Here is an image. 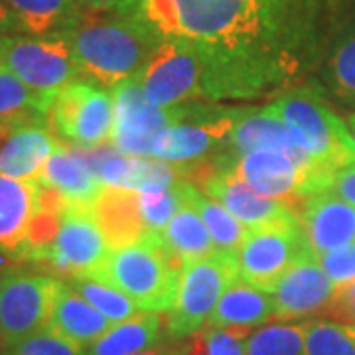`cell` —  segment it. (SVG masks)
<instances>
[{
	"mask_svg": "<svg viewBox=\"0 0 355 355\" xmlns=\"http://www.w3.org/2000/svg\"><path fill=\"white\" fill-rule=\"evenodd\" d=\"M349 0H130L119 12L202 65L203 101L279 97L318 77Z\"/></svg>",
	"mask_w": 355,
	"mask_h": 355,
	"instance_id": "6da1fadb",
	"label": "cell"
},
{
	"mask_svg": "<svg viewBox=\"0 0 355 355\" xmlns=\"http://www.w3.org/2000/svg\"><path fill=\"white\" fill-rule=\"evenodd\" d=\"M81 79L113 89L121 81L140 77L162 40L139 18L123 12L87 14L67 30Z\"/></svg>",
	"mask_w": 355,
	"mask_h": 355,
	"instance_id": "7a4b0ae2",
	"label": "cell"
},
{
	"mask_svg": "<svg viewBox=\"0 0 355 355\" xmlns=\"http://www.w3.org/2000/svg\"><path fill=\"white\" fill-rule=\"evenodd\" d=\"M266 109L284 123L296 144L324 174L331 176L338 168L355 162L354 135L345 119L330 107L328 93L316 77L275 97Z\"/></svg>",
	"mask_w": 355,
	"mask_h": 355,
	"instance_id": "3957f363",
	"label": "cell"
},
{
	"mask_svg": "<svg viewBox=\"0 0 355 355\" xmlns=\"http://www.w3.org/2000/svg\"><path fill=\"white\" fill-rule=\"evenodd\" d=\"M184 263L172 253L160 235L111 249L101 266L89 279L113 286L139 306L142 312L166 314L176 300Z\"/></svg>",
	"mask_w": 355,
	"mask_h": 355,
	"instance_id": "277c9868",
	"label": "cell"
},
{
	"mask_svg": "<svg viewBox=\"0 0 355 355\" xmlns=\"http://www.w3.org/2000/svg\"><path fill=\"white\" fill-rule=\"evenodd\" d=\"M0 60L20 81L46 99L81 79L67 32L46 36H0Z\"/></svg>",
	"mask_w": 355,
	"mask_h": 355,
	"instance_id": "5b68a950",
	"label": "cell"
},
{
	"mask_svg": "<svg viewBox=\"0 0 355 355\" xmlns=\"http://www.w3.org/2000/svg\"><path fill=\"white\" fill-rule=\"evenodd\" d=\"M48 123L55 137L77 150L111 144L114 127L113 91L87 79L65 85L51 101Z\"/></svg>",
	"mask_w": 355,
	"mask_h": 355,
	"instance_id": "8992f818",
	"label": "cell"
},
{
	"mask_svg": "<svg viewBox=\"0 0 355 355\" xmlns=\"http://www.w3.org/2000/svg\"><path fill=\"white\" fill-rule=\"evenodd\" d=\"M235 280H239L237 261L223 254L186 263L180 272L176 300L164 316L168 338L176 342L203 330Z\"/></svg>",
	"mask_w": 355,
	"mask_h": 355,
	"instance_id": "52a82bcc",
	"label": "cell"
},
{
	"mask_svg": "<svg viewBox=\"0 0 355 355\" xmlns=\"http://www.w3.org/2000/svg\"><path fill=\"white\" fill-rule=\"evenodd\" d=\"M310 253L300 221L249 229L237 253L239 280L259 291L272 292L284 272Z\"/></svg>",
	"mask_w": 355,
	"mask_h": 355,
	"instance_id": "ba28073f",
	"label": "cell"
},
{
	"mask_svg": "<svg viewBox=\"0 0 355 355\" xmlns=\"http://www.w3.org/2000/svg\"><path fill=\"white\" fill-rule=\"evenodd\" d=\"M114 127L111 144L119 153L135 158H153L154 139L170 125L182 123L186 103L178 107H156L146 99L140 77L121 81L113 89Z\"/></svg>",
	"mask_w": 355,
	"mask_h": 355,
	"instance_id": "9c48e42d",
	"label": "cell"
},
{
	"mask_svg": "<svg viewBox=\"0 0 355 355\" xmlns=\"http://www.w3.org/2000/svg\"><path fill=\"white\" fill-rule=\"evenodd\" d=\"M214 164L233 172L253 190L288 205L294 211L308 196L322 191L320 178L280 153L254 150L243 156L217 154Z\"/></svg>",
	"mask_w": 355,
	"mask_h": 355,
	"instance_id": "30bf717a",
	"label": "cell"
},
{
	"mask_svg": "<svg viewBox=\"0 0 355 355\" xmlns=\"http://www.w3.org/2000/svg\"><path fill=\"white\" fill-rule=\"evenodd\" d=\"M182 176L203 193L221 203L247 229L291 223L298 219L296 211L288 205L259 193L233 172L221 170L216 164H209L207 160L184 166Z\"/></svg>",
	"mask_w": 355,
	"mask_h": 355,
	"instance_id": "8fae6325",
	"label": "cell"
},
{
	"mask_svg": "<svg viewBox=\"0 0 355 355\" xmlns=\"http://www.w3.org/2000/svg\"><path fill=\"white\" fill-rule=\"evenodd\" d=\"M62 280L51 275L10 270L0 277V324L6 347L50 326Z\"/></svg>",
	"mask_w": 355,
	"mask_h": 355,
	"instance_id": "7c38bea8",
	"label": "cell"
},
{
	"mask_svg": "<svg viewBox=\"0 0 355 355\" xmlns=\"http://www.w3.org/2000/svg\"><path fill=\"white\" fill-rule=\"evenodd\" d=\"M109 251L93 207L69 203L46 263L65 279L89 277L101 266Z\"/></svg>",
	"mask_w": 355,
	"mask_h": 355,
	"instance_id": "4fadbf2b",
	"label": "cell"
},
{
	"mask_svg": "<svg viewBox=\"0 0 355 355\" xmlns=\"http://www.w3.org/2000/svg\"><path fill=\"white\" fill-rule=\"evenodd\" d=\"M146 99L156 107L203 101L202 65L196 53L176 42H162L140 73Z\"/></svg>",
	"mask_w": 355,
	"mask_h": 355,
	"instance_id": "5bb4252c",
	"label": "cell"
},
{
	"mask_svg": "<svg viewBox=\"0 0 355 355\" xmlns=\"http://www.w3.org/2000/svg\"><path fill=\"white\" fill-rule=\"evenodd\" d=\"M338 286L322 270L314 254H306L284 272V277L272 288L277 306L275 320H302L310 316H324Z\"/></svg>",
	"mask_w": 355,
	"mask_h": 355,
	"instance_id": "9a60e30c",
	"label": "cell"
},
{
	"mask_svg": "<svg viewBox=\"0 0 355 355\" xmlns=\"http://www.w3.org/2000/svg\"><path fill=\"white\" fill-rule=\"evenodd\" d=\"M254 150H270V153H280L288 156L296 164H300L304 170L312 172L314 176L322 180V190L326 188L328 174H324L318 168L312 158L296 144L292 139L291 130L284 127V123L277 119L272 113H268L266 107L254 109L247 107V111L235 123L227 139V150L219 154L227 156H243V154L254 153Z\"/></svg>",
	"mask_w": 355,
	"mask_h": 355,
	"instance_id": "2e32d148",
	"label": "cell"
},
{
	"mask_svg": "<svg viewBox=\"0 0 355 355\" xmlns=\"http://www.w3.org/2000/svg\"><path fill=\"white\" fill-rule=\"evenodd\" d=\"M296 216L314 257L355 243V207L330 191L308 196Z\"/></svg>",
	"mask_w": 355,
	"mask_h": 355,
	"instance_id": "e0dca14e",
	"label": "cell"
},
{
	"mask_svg": "<svg viewBox=\"0 0 355 355\" xmlns=\"http://www.w3.org/2000/svg\"><path fill=\"white\" fill-rule=\"evenodd\" d=\"M40 203V182L0 174V254L22 261L26 237Z\"/></svg>",
	"mask_w": 355,
	"mask_h": 355,
	"instance_id": "ac0fdd59",
	"label": "cell"
},
{
	"mask_svg": "<svg viewBox=\"0 0 355 355\" xmlns=\"http://www.w3.org/2000/svg\"><path fill=\"white\" fill-rule=\"evenodd\" d=\"M58 144L48 123L20 125L0 144V174L26 182L38 180Z\"/></svg>",
	"mask_w": 355,
	"mask_h": 355,
	"instance_id": "d6986e66",
	"label": "cell"
},
{
	"mask_svg": "<svg viewBox=\"0 0 355 355\" xmlns=\"http://www.w3.org/2000/svg\"><path fill=\"white\" fill-rule=\"evenodd\" d=\"M38 182L77 205H91L105 190L101 180L83 158L81 150L64 146L62 142L55 146L48 164L44 166Z\"/></svg>",
	"mask_w": 355,
	"mask_h": 355,
	"instance_id": "ffe728a7",
	"label": "cell"
},
{
	"mask_svg": "<svg viewBox=\"0 0 355 355\" xmlns=\"http://www.w3.org/2000/svg\"><path fill=\"white\" fill-rule=\"evenodd\" d=\"M113 326L111 320H107L97 308H93L81 294H77L65 280H62L53 300L48 326L50 330L87 349L89 345L103 338Z\"/></svg>",
	"mask_w": 355,
	"mask_h": 355,
	"instance_id": "44dd1931",
	"label": "cell"
},
{
	"mask_svg": "<svg viewBox=\"0 0 355 355\" xmlns=\"http://www.w3.org/2000/svg\"><path fill=\"white\" fill-rule=\"evenodd\" d=\"M95 219L103 229L109 249L125 247L150 237L139 207V191L105 188L91 203Z\"/></svg>",
	"mask_w": 355,
	"mask_h": 355,
	"instance_id": "7402d4cb",
	"label": "cell"
},
{
	"mask_svg": "<svg viewBox=\"0 0 355 355\" xmlns=\"http://www.w3.org/2000/svg\"><path fill=\"white\" fill-rule=\"evenodd\" d=\"M277 306L270 292L259 291L235 280L221 300L217 302L214 314L205 328H225V330H253L268 320H275Z\"/></svg>",
	"mask_w": 355,
	"mask_h": 355,
	"instance_id": "603a6c76",
	"label": "cell"
},
{
	"mask_svg": "<svg viewBox=\"0 0 355 355\" xmlns=\"http://www.w3.org/2000/svg\"><path fill=\"white\" fill-rule=\"evenodd\" d=\"M316 79L328 97L355 107V8L338 28Z\"/></svg>",
	"mask_w": 355,
	"mask_h": 355,
	"instance_id": "cb8c5ba5",
	"label": "cell"
},
{
	"mask_svg": "<svg viewBox=\"0 0 355 355\" xmlns=\"http://www.w3.org/2000/svg\"><path fill=\"white\" fill-rule=\"evenodd\" d=\"M168 338L162 314L142 312L127 322L114 324L103 338L85 349V355H139L164 347Z\"/></svg>",
	"mask_w": 355,
	"mask_h": 355,
	"instance_id": "d4e9b609",
	"label": "cell"
},
{
	"mask_svg": "<svg viewBox=\"0 0 355 355\" xmlns=\"http://www.w3.org/2000/svg\"><path fill=\"white\" fill-rule=\"evenodd\" d=\"M12 14L20 34L46 36L79 26L87 14L77 0H0Z\"/></svg>",
	"mask_w": 355,
	"mask_h": 355,
	"instance_id": "484cf974",
	"label": "cell"
},
{
	"mask_svg": "<svg viewBox=\"0 0 355 355\" xmlns=\"http://www.w3.org/2000/svg\"><path fill=\"white\" fill-rule=\"evenodd\" d=\"M182 191H184V200L190 203L203 219L205 227L216 243L217 254L237 259V253L241 249L249 229L245 227L237 217L231 216L221 203L209 198L207 193H203L188 180H182Z\"/></svg>",
	"mask_w": 355,
	"mask_h": 355,
	"instance_id": "4316f807",
	"label": "cell"
},
{
	"mask_svg": "<svg viewBox=\"0 0 355 355\" xmlns=\"http://www.w3.org/2000/svg\"><path fill=\"white\" fill-rule=\"evenodd\" d=\"M158 235L184 265L217 254L216 243L203 219L188 202L178 209Z\"/></svg>",
	"mask_w": 355,
	"mask_h": 355,
	"instance_id": "83f0119b",
	"label": "cell"
},
{
	"mask_svg": "<svg viewBox=\"0 0 355 355\" xmlns=\"http://www.w3.org/2000/svg\"><path fill=\"white\" fill-rule=\"evenodd\" d=\"M51 101L53 99H46L32 91L0 60V121L16 125L48 123Z\"/></svg>",
	"mask_w": 355,
	"mask_h": 355,
	"instance_id": "f1b7e54d",
	"label": "cell"
},
{
	"mask_svg": "<svg viewBox=\"0 0 355 355\" xmlns=\"http://www.w3.org/2000/svg\"><path fill=\"white\" fill-rule=\"evenodd\" d=\"M249 330H225V328H203L188 338L172 343L170 355H247Z\"/></svg>",
	"mask_w": 355,
	"mask_h": 355,
	"instance_id": "f546056e",
	"label": "cell"
},
{
	"mask_svg": "<svg viewBox=\"0 0 355 355\" xmlns=\"http://www.w3.org/2000/svg\"><path fill=\"white\" fill-rule=\"evenodd\" d=\"M65 282L113 324H121V322H127L130 318L142 314V310L128 298L127 294L105 284L101 280L76 277V279H67Z\"/></svg>",
	"mask_w": 355,
	"mask_h": 355,
	"instance_id": "4dcf8cb0",
	"label": "cell"
},
{
	"mask_svg": "<svg viewBox=\"0 0 355 355\" xmlns=\"http://www.w3.org/2000/svg\"><path fill=\"white\" fill-rule=\"evenodd\" d=\"M306 324H270L251 331L247 355H306Z\"/></svg>",
	"mask_w": 355,
	"mask_h": 355,
	"instance_id": "1f68e13d",
	"label": "cell"
},
{
	"mask_svg": "<svg viewBox=\"0 0 355 355\" xmlns=\"http://www.w3.org/2000/svg\"><path fill=\"white\" fill-rule=\"evenodd\" d=\"M306 355H355V340L345 326L331 320L306 324Z\"/></svg>",
	"mask_w": 355,
	"mask_h": 355,
	"instance_id": "d6a6232c",
	"label": "cell"
},
{
	"mask_svg": "<svg viewBox=\"0 0 355 355\" xmlns=\"http://www.w3.org/2000/svg\"><path fill=\"white\" fill-rule=\"evenodd\" d=\"M14 355H85V349L62 338L50 328L36 331L6 347Z\"/></svg>",
	"mask_w": 355,
	"mask_h": 355,
	"instance_id": "836d02e7",
	"label": "cell"
},
{
	"mask_svg": "<svg viewBox=\"0 0 355 355\" xmlns=\"http://www.w3.org/2000/svg\"><path fill=\"white\" fill-rule=\"evenodd\" d=\"M316 259L322 270L338 288L355 280V243L334 249L330 253L318 254Z\"/></svg>",
	"mask_w": 355,
	"mask_h": 355,
	"instance_id": "e575fe53",
	"label": "cell"
},
{
	"mask_svg": "<svg viewBox=\"0 0 355 355\" xmlns=\"http://www.w3.org/2000/svg\"><path fill=\"white\" fill-rule=\"evenodd\" d=\"M324 316L331 318V322H338L342 326L355 328V280L336 291Z\"/></svg>",
	"mask_w": 355,
	"mask_h": 355,
	"instance_id": "d590c367",
	"label": "cell"
},
{
	"mask_svg": "<svg viewBox=\"0 0 355 355\" xmlns=\"http://www.w3.org/2000/svg\"><path fill=\"white\" fill-rule=\"evenodd\" d=\"M130 0H77L85 14H109L119 12L127 6Z\"/></svg>",
	"mask_w": 355,
	"mask_h": 355,
	"instance_id": "8d00e7d4",
	"label": "cell"
},
{
	"mask_svg": "<svg viewBox=\"0 0 355 355\" xmlns=\"http://www.w3.org/2000/svg\"><path fill=\"white\" fill-rule=\"evenodd\" d=\"M12 34H20V30L14 22L12 14L8 12L6 6L0 2V36H12Z\"/></svg>",
	"mask_w": 355,
	"mask_h": 355,
	"instance_id": "74e56055",
	"label": "cell"
},
{
	"mask_svg": "<svg viewBox=\"0 0 355 355\" xmlns=\"http://www.w3.org/2000/svg\"><path fill=\"white\" fill-rule=\"evenodd\" d=\"M20 125H16V123H10V121H0V140H4L10 132H12L14 128H18Z\"/></svg>",
	"mask_w": 355,
	"mask_h": 355,
	"instance_id": "f35d334b",
	"label": "cell"
},
{
	"mask_svg": "<svg viewBox=\"0 0 355 355\" xmlns=\"http://www.w3.org/2000/svg\"><path fill=\"white\" fill-rule=\"evenodd\" d=\"M345 125H347V128L352 130V135H354V139H355V113H349L347 116H345Z\"/></svg>",
	"mask_w": 355,
	"mask_h": 355,
	"instance_id": "ab89813d",
	"label": "cell"
},
{
	"mask_svg": "<svg viewBox=\"0 0 355 355\" xmlns=\"http://www.w3.org/2000/svg\"><path fill=\"white\" fill-rule=\"evenodd\" d=\"M139 355H170L168 354V349L166 347H160V349H153V352H144V354Z\"/></svg>",
	"mask_w": 355,
	"mask_h": 355,
	"instance_id": "60d3db41",
	"label": "cell"
},
{
	"mask_svg": "<svg viewBox=\"0 0 355 355\" xmlns=\"http://www.w3.org/2000/svg\"><path fill=\"white\" fill-rule=\"evenodd\" d=\"M6 349V342H4V331H2V324H0V355Z\"/></svg>",
	"mask_w": 355,
	"mask_h": 355,
	"instance_id": "b9f144b4",
	"label": "cell"
},
{
	"mask_svg": "<svg viewBox=\"0 0 355 355\" xmlns=\"http://www.w3.org/2000/svg\"><path fill=\"white\" fill-rule=\"evenodd\" d=\"M345 328H347V331H349V336L355 340V328H349V326H345Z\"/></svg>",
	"mask_w": 355,
	"mask_h": 355,
	"instance_id": "7bdbcfd3",
	"label": "cell"
},
{
	"mask_svg": "<svg viewBox=\"0 0 355 355\" xmlns=\"http://www.w3.org/2000/svg\"><path fill=\"white\" fill-rule=\"evenodd\" d=\"M2 355H14V354H10L8 349H4V354H2Z\"/></svg>",
	"mask_w": 355,
	"mask_h": 355,
	"instance_id": "ee69618b",
	"label": "cell"
}]
</instances>
